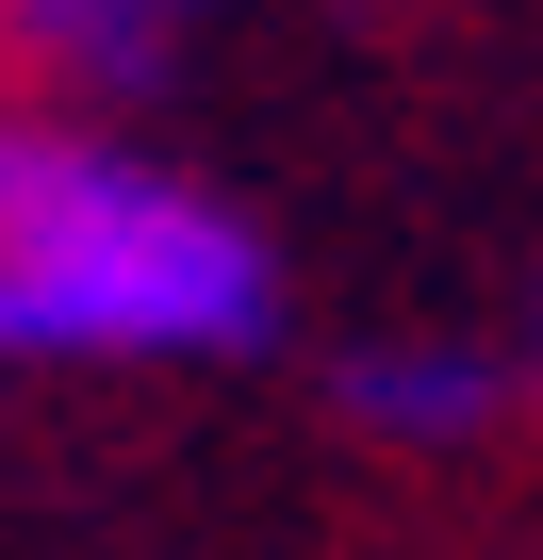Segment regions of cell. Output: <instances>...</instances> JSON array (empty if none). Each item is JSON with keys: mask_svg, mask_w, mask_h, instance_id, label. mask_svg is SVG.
I'll return each instance as SVG.
<instances>
[{"mask_svg": "<svg viewBox=\"0 0 543 560\" xmlns=\"http://www.w3.org/2000/svg\"><path fill=\"white\" fill-rule=\"evenodd\" d=\"M281 330V264L214 182L0 116V363H231Z\"/></svg>", "mask_w": 543, "mask_h": 560, "instance_id": "1", "label": "cell"}, {"mask_svg": "<svg viewBox=\"0 0 543 560\" xmlns=\"http://www.w3.org/2000/svg\"><path fill=\"white\" fill-rule=\"evenodd\" d=\"M510 380L527 363H494V347L396 330V347H346V429H379V445H477L510 412Z\"/></svg>", "mask_w": 543, "mask_h": 560, "instance_id": "2", "label": "cell"}, {"mask_svg": "<svg viewBox=\"0 0 543 560\" xmlns=\"http://www.w3.org/2000/svg\"><path fill=\"white\" fill-rule=\"evenodd\" d=\"M198 18L214 0H0V34H17L50 83H165Z\"/></svg>", "mask_w": 543, "mask_h": 560, "instance_id": "3", "label": "cell"}, {"mask_svg": "<svg viewBox=\"0 0 543 560\" xmlns=\"http://www.w3.org/2000/svg\"><path fill=\"white\" fill-rule=\"evenodd\" d=\"M527 396H543V330H527Z\"/></svg>", "mask_w": 543, "mask_h": 560, "instance_id": "4", "label": "cell"}]
</instances>
